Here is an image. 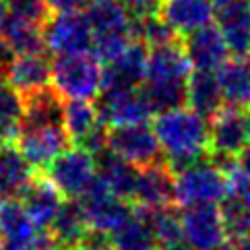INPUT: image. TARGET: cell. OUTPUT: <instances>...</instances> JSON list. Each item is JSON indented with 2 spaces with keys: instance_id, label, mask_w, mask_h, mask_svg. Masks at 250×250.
<instances>
[{
  "instance_id": "obj_39",
  "label": "cell",
  "mask_w": 250,
  "mask_h": 250,
  "mask_svg": "<svg viewBox=\"0 0 250 250\" xmlns=\"http://www.w3.org/2000/svg\"><path fill=\"white\" fill-rule=\"evenodd\" d=\"M89 2H104V0H89Z\"/></svg>"
},
{
  "instance_id": "obj_19",
  "label": "cell",
  "mask_w": 250,
  "mask_h": 250,
  "mask_svg": "<svg viewBox=\"0 0 250 250\" xmlns=\"http://www.w3.org/2000/svg\"><path fill=\"white\" fill-rule=\"evenodd\" d=\"M217 27L226 40L229 54L244 58L250 54V0H231L217 8Z\"/></svg>"
},
{
  "instance_id": "obj_6",
  "label": "cell",
  "mask_w": 250,
  "mask_h": 250,
  "mask_svg": "<svg viewBox=\"0 0 250 250\" xmlns=\"http://www.w3.org/2000/svg\"><path fill=\"white\" fill-rule=\"evenodd\" d=\"M250 145V110L223 105L209 120V157L215 162L236 159Z\"/></svg>"
},
{
  "instance_id": "obj_27",
  "label": "cell",
  "mask_w": 250,
  "mask_h": 250,
  "mask_svg": "<svg viewBox=\"0 0 250 250\" xmlns=\"http://www.w3.org/2000/svg\"><path fill=\"white\" fill-rule=\"evenodd\" d=\"M0 38L6 42L15 56L23 54H42L46 52V42H43V27L33 25L29 21L17 19L11 15V19L4 25Z\"/></svg>"
},
{
  "instance_id": "obj_35",
  "label": "cell",
  "mask_w": 250,
  "mask_h": 250,
  "mask_svg": "<svg viewBox=\"0 0 250 250\" xmlns=\"http://www.w3.org/2000/svg\"><path fill=\"white\" fill-rule=\"evenodd\" d=\"M50 11L54 13H68V11H79L87 0H46Z\"/></svg>"
},
{
  "instance_id": "obj_14",
  "label": "cell",
  "mask_w": 250,
  "mask_h": 250,
  "mask_svg": "<svg viewBox=\"0 0 250 250\" xmlns=\"http://www.w3.org/2000/svg\"><path fill=\"white\" fill-rule=\"evenodd\" d=\"M174 172L166 162L141 167L137 176L132 205L143 211H159L174 207Z\"/></svg>"
},
{
  "instance_id": "obj_13",
  "label": "cell",
  "mask_w": 250,
  "mask_h": 250,
  "mask_svg": "<svg viewBox=\"0 0 250 250\" xmlns=\"http://www.w3.org/2000/svg\"><path fill=\"white\" fill-rule=\"evenodd\" d=\"M97 110H100L102 122L105 128L135 126V124H147L151 116H155L153 108L149 105L147 97L141 89H116V91H104Z\"/></svg>"
},
{
  "instance_id": "obj_8",
  "label": "cell",
  "mask_w": 250,
  "mask_h": 250,
  "mask_svg": "<svg viewBox=\"0 0 250 250\" xmlns=\"http://www.w3.org/2000/svg\"><path fill=\"white\" fill-rule=\"evenodd\" d=\"M70 137L64 122L21 124L17 147L33 169H48L56 159L68 151Z\"/></svg>"
},
{
  "instance_id": "obj_15",
  "label": "cell",
  "mask_w": 250,
  "mask_h": 250,
  "mask_svg": "<svg viewBox=\"0 0 250 250\" xmlns=\"http://www.w3.org/2000/svg\"><path fill=\"white\" fill-rule=\"evenodd\" d=\"M157 15L167 23L178 38L201 31L215 21V4L211 0H162Z\"/></svg>"
},
{
  "instance_id": "obj_22",
  "label": "cell",
  "mask_w": 250,
  "mask_h": 250,
  "mask_svg": "<svg viewBox=\"0 0 250 250\" xmlns=\"http://www.w3.org/2000/svg\"><path fill=\"white\" fill-rule=\"evenodd\" d=\"M95 159H97V176H100V180L108 186L118 199L128 201L132 205V194H135L139 167L126 164L120 157H116L108 149L102 151L100 155H95Z\"/></svg>"
},
{
  "instance_id": "obj_28",
  "label": "cell",
  "mask_w": 250,
  "mask_h": 250,
  "mask_svg": "<svg viewBox=\"0 0 250 250\" xmlns=\"http://www.w3.org/2000/svg\"><path fill=\"white\" fill-rule=\"evenodd\" d=\"M145 213L157 240V250H169L184 244L182 215L174 207L159 209V211H145Z\"/></svg>"
},
{
  "instance_id": "obj_7",
  "label": "cell",
  "mask_w": 250,
  "mask_h": 250,
  "mask_svg": "<svg viewBox=\"0 0 250 250\" xmlns=\"http://www.w3.org/2000/svg\"><path fill=\"white\" fill-rule=\"evenodd\" d=\"M77 203L83 211L91 234L108 236V238L132 215V211H135V205L118 199V196L100 180V176L95 178V182L89 186V190L81 199H77Z\"/></svg>"
},
{
  "instance_id": "obj_11",
  "label": "cell",
  "mask_w": 250,
  "mask_h": 250,
  "mask_svg": "<svg viewBox=\"0 0 250 250\" xmlns=\"http://www.w3.org/2000/svg\"><path fill=\"white\" fill-rule=\"evenodd\" d=\"M105 149L139 169L164 162V153L155 137V130L149 124L108 128Z\"/></svg>"
},
{
  "instance_id": "obj_24",
  "label": "cell",
  "mask_w": 250,
  "mask_h": 250,
  "mask_svg": "<svg viewBox=\"0 0 250 250\" xmlns=\"http://www.w3.org/2000/svg\"><path fill=\"white\" fill-rule=\"evenodd\" d=\"M50 231L62 250H79L85 240L91 236V229H89L77 201H64Z\"/></svg>"
},
{
  "instance_id": "obj_2",
  "label": "cell",
  "mask_w": 250,
  "mask_h": 250,
  "mask_svg": "<svg viewBox=\"0 0 250 250\" xmlns=\"http://www.w3.org/2000/svg\"><path fill=\"white\" fill-rule=\"evenodd\" d=\"M192 77L190 60L182 43H167L149 50L147 73L141 85L143 95L155 114L182 108L188 95V81Z\"/></svg>"
},
{
  "instance_id": "obj_20",
  "label": "cell",
  "mask_w": 250,
  "mask_h": 250,
  "mask_svg": "<svg viewBox=\"0 0 250 250\" xmlns=\"http://www.w3.org/2000/svg\"><path fill=\"white\" fill-rule=\"evenodd\" d=\"M4 77L23 97L38 93L52 85V62L46 56V52L15 56Z\"/></svg>"
},
{
  "instance_id": "obj_23",
  "label": "cell",
  "mask_w": 250,
  "mask_h": 250,
  "mask_svg": "<svg viewBox=\"0 0 250 250\" xmlns=\"http://www.w3.org/2000/svg\"><path fill=\"white\" fill-rule=\"evenodd\" d=\"M186 104H188L190 110L201 114L203 118L211 120L226 105L217 73H196L194 70L188 81Z\"/></svg>"
},
{
  "instance_id": "obj_9",
  "label": "cell",
  "mask_w": 250,
  "mask_h": 250,
  "mask_svg": "<svg viewBox=\"0 0 250 250\" xmlns=\"http://www.w3.org/2000/svg\"><path fill=\"white\" fill-rule=\"evenodd\" d=\"M46 50L58 56L93 54V35L87 15L81 11H68L52 15L43 25Z\"/></svg>"
},
{
  "instance_id": "obj_36",
  "label": "cell",
  "mask_w": 250,
  "mask_h": 250,
  "mask_svg": "<svg viewBox=\"0 0 250 250\" xmlns=\"http://www.w3.org/2000/svg\"><path fill=\"white\" fill-rule=\"evenodd\" d=\"M19 128L21 126H11V124H0V149L8 147L19 139Z\"/></svg>"
},
{
  "instance_id": "obj_4",
  "label": "cell",
  "mask_w": 250,
  "mask_h": 250,
  "mask_svg": "<svg viewBox=\"0 0 250 250\" xmlns=\"http://www.w3.org/2000/svg\"><path fill=\"white\" fill-rule=\"evenodd\" d=\"M229 196V180L211 157L174 172V201L182 209L217 207Z\"/></svg>"
},
{
  "instance_id": "obj_5",
  "label": "cell",
  "mask_w": 250,
  "mask_h": 250,
  "mask_svg": "<svg viewBox=\"0 0 250 250\" xmlns=\"http://www.w3.org/2000/svg\"><path fill=\"white\" fill-rule=\"evenodd\" d=\"M52 87L64 100L93 102L104 89V64L95 54L58 56L52 62Z\"/></svg>"
},
{
  "instance_id": "obj_10",
  "label": "cell",
  "mask_w": 250,
  "mask_h": 250,
  "mask_svg": "<svg viewBox=\"0 0 250 250\" xmlns=\"http://www.w3.org/2000/svg\"><path fill=\"white\" fill-rule=\"evenodd\" d=\"M97 178V159L91 151L73 147L64 151L48 167V180L58 188L66 201H77L89 190Z\"/></svg>"
},
{
  "instance_id": "obj_30",
  "label": "cell",
  "mask_w": 250,
  "mask_h": 250,
  "mask_svg": "<svg viewBox=\"0 0 250 250\" xmlns=\"http://www.w3.org/2000/svg\"><path fill=\"white\" fill-rule=\"evenodd\" d=\"M137 40L147 50H153L178 42V35L167 27V23L159 15H149L137 19Z\"/></svg>"
},
{
  "instance_id": "obj_37",
  "label": "cell",
  "mask_w": 250,
  "mask_h": 250,
  "mask_svg": "<svg viewBox=\"0 0 250 250\" xmlns=\"http://www.w3.org/2000/svg\"><path fill=\"white\" fill-rule=\"evenodd\" d=\"M231 250H250V234L231 238Z\"/></svg>"
},
{
  "instance_id": "obj_29",
  "label": "cell",
  "mask_w": 250,
  "mask_h": 250,
  "mask_svg": "<svg viewBox=\"0 0 250 250\" xmlns=\"http://www.w3.org/2000/svg\"><path fill=\"white\" fill-rule=\"evenodd\" d=\"M221 215L231 238L250 234V184L229 192L221 205Z\"/></svg>"
},
{
  "instance_id": "obj_33",
  "label": "cell",
  "mask_w": 250,
  "mask_h": 250,
  "mask_svg": "<svg viewBox=\"0 0 250 250\" xmlns=\"http://www.w3.org/2000/svg\"><path fill=\"white\" fill-rule=\"evenodd\" d=\"M122 4L137 19H143V17H149V15H157V8L162 4V0H122Z\"/></svg>"
},
{
  "instance_id": "obj_38",
  "label": "cell",
  "mask_w": 250,
  "mask_h": 250,
  "mask_svg": "<svg viewBox=\"0 0 250 250\" xmlns=\"http://www.w3.org/2000/svg\"><path fill=\"white\" fill-rule=\"evenodd\" d=\"M211 2H213V4H215V11H217V8H221V6H226V4H229V2H231V0H211Z\"/></svg>"
},
{
  "instance_id": "obj_1",
  "label": "cell",
  "mask_w": 250,
  "mask_h": 250,
  "mask_svg": "<svg viewBox=\"0 0 250 250\" xmlns=\"http://www.w3.org/2000/svg\"><path fill=\"white\" fill-rule=\"evenodd\" d=\"M153 130L172 172L209 157V120L190 108L182 105L155 114Z\"/></svg>"
},
{
  "instance_id": "obj_25",
  "label": "cell",
  "mask_w": 250,
  "mask_h": 250,
  "mask_svg": "<svg viewBox=\"0 0 250 250\" xmlns=\"http://www.w3.org/2000/svg\"><path fill=\"white\" fill-rule=\"evenodd\" d=\"M217 77L226 105L250 110V54L229 60L217 73Z\"/></svg>"
},
{
  "instance_id": "obj_3",
  "label": "cell",
  "mask_w": 250,
  "mask_h": 250,
  "mask_svg": "<svg viewBox=\"0 0 250 250\" xmlns=\"http://www.w3.org/2000/svg\"><path fill=\"white\" fill-rule=\"evenodd\" d=\"M85 15L91 25L93 54L102 62L114 60L137 42V17L122 0L89 2Z\"/></svg>"
},
{
  "instance_id": "obj_21",
  "label": "cell",
  "mask_w": 250,
  "mask_h": 250,
  "mask_svg": "<svg viewBox=\"0 0 250 250\" xmlns=\"http://www.w3.org/2000/svg\"><path fill=\"white\" fill-rule=\"evenodd\" d=\"M21 205L40 229H50L64 201H62V194L58 192L56 186L48 180V176H38L31 188L21 199Z\"/></svg>"
},
{
  "instance_id": "obj_34",
  "label": "cell",
  "mask_w": 250,
  "mask_h": 250,
  "mask_svg": "<svg viewBox=\"0 0 250 250\" xmlns=\"http://www.w3.org/2000/svg\"><path fill=\"white\" fill-rule=\"evenodd\" d=\"M79 250H118L114 244H112V240L108 236H100V234H91L85 242L81 244V248Z\"/></svg>"
},
{
  "instance_id": "obj_26",
  "label": "cell",
  "mask_w": 250,
  "mask_h": 250,
  "mask_svg": "<svg viewBox=\"0 0 250 250\" xmlns=\"http://www.w3.org/2000/svg\"><path fill=\"white\" fill-rule=\"evenodd\" d=\"M118 250H157V240L145 211L135 207L132 215L110 236Z\"/></svg>"
},
{
  "instance_id": "obj_16",
  "label": "cell",
  "mask_w": 250,
  "mask_h": 250,
  "mask_svg": "<svg viewBox=\"0 0 250 250\" xmlns=\"http://www.w3.org/2000/svg\"><path fill=\"white\" fill-rule=\"evenodd\" d=\"M182 46L196 73H219L229 62V48L217 25H209L188 35Z\"/></svg>"
},
{
  "instance_id": "obj_17",
  "label": "cell",
  "mask_w": 250,
  "mask_h": 250,
  "mask_svg": "<svg viewBox=\"0 0 250 250\" xmlns=\"http://www.w3.org/2000/svg\"><path fill=\"white\" fill-rule=\"evenodd\" d=\"M147 56L149 50L141 42H135L120 56L105 62L102 93L116 89H141L147 73Z\"/></svg>"
},
{
  "instance_id": "obj_18",
  "label": "cell",
  "mask_w": 250,
  "mask_h": 250,
  "mask_svg": "<svg viewBox=\"0 0 250 250\" xmlns=\"http://www.w3.org/2000/svg\"><path fill=\"white\" fill-rule=\"evenodd\" d=\"M33 167L17 145L0 149V203L21 201L35 180Z\"/></svg>"
},
{
  "instance_id": "obj_32",
  "label": "cell",
  "mask_w": 250,
  "mask_h": 250,
  "mask_svg": "<svg viewBox=\"0 0 250 250\" xmlns=\"http://www.w3.org/2000/svg\"><path fill=\"white\" fill-rule=\"evenodd\" d=\"M8 8H11V15L17 19L29 21L33 25H43L50 19V6L46 0H6Z\"/></svg>"
},
{
  "instance_id": "obj_31",
  "label": "cell",
  "mask_w": 250,
  "mask_h": 250,
  "mask_svg": "<svg viewBox=\"0 0 250 250\" xmlns=\"http://www.w3.org/2000/svg\"><path fill=\"white\" fill-rule=\"evenodd\" d=\"M21 118H23V95L0 73V124L21 126Z\"/></svg>"
},
{
  "instance_id": "obj_12",
  "label": "cell",
  "mask_w": 250,
  "mask_h": 250,
  "mask_svg": "<svg viewBox=\"0 0 250 250\" xmlns=\"http://www.w3.org/2000/svg\"><path fill=\"white\" fill-rule=\"evenodd\" d=\"M184 244L190 250H231V236L219 207L182 209Z\"/></svg>"
}]
</instances>
